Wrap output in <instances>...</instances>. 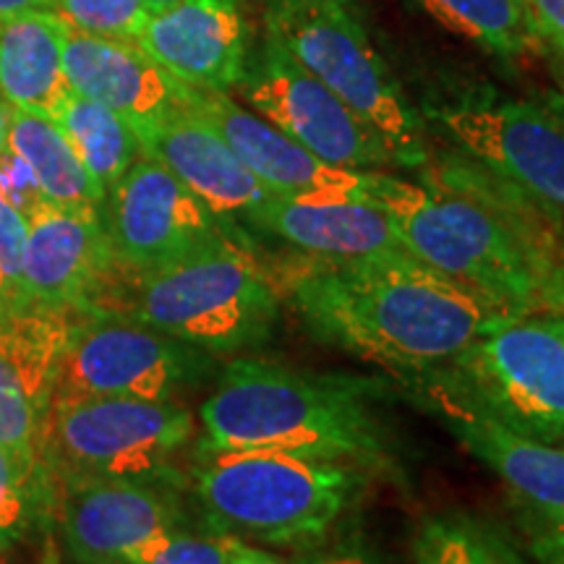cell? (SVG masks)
Segmentation results:
<instances>
[{
	"label": "cell",
	"instance_id": "cell-4",
	"mask_svg": "<svg viewBox=\"0 0 564 564\" xmlns=\"http://www.w3.org/2000/svg\"><path fill=\"white\" fill-rule=\"evenodd\" d=\"M97 312L129 316L220 356L270 340L280 319V291L249 243L223 236L160 272H118Z\"/></svg>",
	"mask_w": 564,
	"mask_h": 564
},
{
	"label": "cell",
	"instance_id": "cell-29",
	"mask_svg": "<svg viewBox=\"0 0 564 564\" xmlns=\"http://www.w3.org/2000/svg\"><path fill=\"white\" fill-rule=\"evenodd\" d=\"M47 9L70 30L121 40H137L150 19L144 0H47Z\"/></svg>",
	"mask_w": 564,
	"mask_h": 564
},
{
	"label": "cell",
	"instance_id": "cell-15",
	"mask_svg": "<svg viewBox=\"0 0 564 564\" xmlns=\"http://www.w3.org/2000/svg\"><path fill=\"white\" fill-rule=\"evenodd\" d=\"M186 108L228 141L238 160L257 175L270 194L291 196V199L371 202V171H348V167L329 165L303 150L299 141L274 129L262 116L230 100L228 91L194 87Z\"/></svg>",
	"mask_w": 564,
	"mask_h": 564
},
{
	"label": "cell",
	"instance_id": "cell-8",
	"mask_svg": "<svg viewBox=\"0 0 564 564\" xmlns=\"http://www.w3.org/2000/svg\"><path fill=\"white\" fill-rule=\"evenodd\" d=\"M194 434V415L181 403L133 398L53 400L45 463L63 478H173L171 460Z\"/></svg>",
	"mask_w": 564,
	"mask_h": 564
},
{
	"label": "cell",
	"instance_id": "cell-6",
	"mask_svg": "<svg viewBox=\"0 0 564 564\" xmlns=\"http://www.w3.org/2000/svg\"><path fill=\"white\" fill-rule=\"evenodd\" d=\"M429 379L514 432L564 444V314H494Z\"/></svg>",
	"mask_w": 564,
	"mask_h": 564
},
{
	"label": "cell",
	"instance_id": "cell-9",
	"mask_svg": "<svg viewBox=\"0 0 564 564\" xmlns=\"http://www.w3.org/2000/svg\"><path fill=\"white\" fill-rule=\"evenodd\" d=\"M215 356L121 314H70L55 400L133 398L178 403L215 379Z\"/></svg>",
	"mask_w": 564,
	"mask_h": 564
},
{
	"label": "cell",
	"instance_id": "cell-18",
	"mask_svg": "<svg viewBox=\"0 0 564 564\" xmlns=\"http://www.w3.org/2000/svg\"><path fill=\"white\" fill-rule=\"evenodd\" d=\"M133 131L147 158L165 165L236 238L272 196L228 141L188 108Z\"/></svg>",
	"mask_w": 564,
	"mask_h": 564
},
{
	"label": "cell",
	"instance_id": "cell-20",
	"mask_svg": "<svg viewBox=\"0 0 564 564\" xmlns=\"http://www.w3.org/2000/svg\"><path fill=\"white\" fill-rule=\"evenodd\" d=\"M432 400L449 432L502 478L518 505L564 514V447L531 440L434 384Z\"/></svg>",
	"mask_w": 564,
	"mask_h": 564
},
{
	"label": "cell",
	"instance_id": "cell-27",
	"mask_svg": "<svg viewBox=\"0 0 564 564\" xmlns=\"http://www.w3.org/2000/svg\"><path fill=\"white\" fill-rule=\"evenodd\" d=\"M413 564H528L497 528L474 514H440L421 525Z\"/></svg>",
	"mask_w": 564,
	"mask_h": 564
},
{
	"label": "cell",
	"instance_id": "cell-36",
	"mask_svg": "<svg viewBox=\"0 0 564 564\" xmlns=\"http://www.w3.org/2000/svg\"><path fill=\"white\" fill-rule=\"evenodd\" d=\"M34 9H47V0H0V21H9Z\"/></svg>",
	"mask_w": 564,
	"mask_h": 564
},
{
	"label": "cell",
	"instance_id": "cell-19",
	"mask_svg": "<svg viewBox=\"0 0 564 564\" xmlns=\"http://www.w3.org/2000/svg\"><path fill=\"white\" fill-rule=\"evenodd\" d=\"M63 68L70 91L108 105L133 129L186 108L194 89L167 74L137 40L102 37L70 26Z\"/></svg>",
	"mask_w": 564,
	"mask_h": 564
},
{
	"label": "cell",
	"instance_id": "cell-13",
	"mask_svg": "<svg viewBox=\"0 0 564 564\" xmlns=\"http://www.w3.org/2000/svg\"><path fill=\"white\" fill-rule=\"evenodd\" d=\"M55 486V520L79 564H126L133 549L186 523L173 478H63Z\"/></svg>",
	"mask_w": 564,
	"mask_h": 564
},
{
	"label": "cell",
	"instance_id": "cell-26",
	"mask_svg": "<svg viewBox=\"0 0 564 564\" xmlns=\"http://www.w3.org/2000/svg\"><path fill=\"white\" fill-rule=\"evenodd\" d=\"M55 502L58 486L51 465L0 447V549L51 528Z\"/></svg>",
	"mask_w": 564,
	"mask_h": 564
},
{
	"label": "cell",
	"instance_id": "cell-17",
	"mask_svg": "<svg viewBox=\"0 0 564 564\" xmlns=\"http://www.w3.org/2000/svg\"><path fill=\"white\" fill-rule=\"evenodd\" d=\"M137 42L188 87L230 91L251 55L246 0H175L150 13Z\"/></svg>",
	"mask_w": 564,
	"mask_h": 564
},
{
	"label": "cell",
	"instance_id": "cell-24",
	"mask_svg": "<svg viewBox=\"0 0 564 564\" xmlns=\"http://www.w3.org/2000/svg\"><path fill=\"white\" fill-rule=\"evenodd\" d=\"M55 121L105 194L144 154L137 131L123 116L76 91H68Z\"/></svg>",
	"mask_w": 564,
	"mask_h": 564
},
{
	"label": "cell",
	"instance_id": "cell-33",
	"mask_svg": "<svg viewBox=\"0 0 564 564\" xmlns=\"http://www.w3.org/2000/svg\"><path fill=\"white\" fill-rule=\"evenodd\" d=\"M535 30L564 58V0H525Z\"/></svg>",
	"mask_w": 564,
	"mask_h": 564
},
{
	"label": "cell",
	"instance_id": "cell-40",
	"mask_svg": "<svg viewBox=\"0 0 564 564\" xmlns=\"http://www.w3.org/2000/svg\"><path fill=\"white\" fill-rule=\"evenodd\" d=\"M45 564H58V556H55L51 544H47V560H45Z\"/></svg>",
	"mask_w": 564,
	"mask_h": 564
},
{
	"label": "cell",
	"instance_id": "cell-30",
	"mask_svg": "<svg viewBox=\"0 0 564 564\" xmlns=\"http://www.w3.org/2000/svg\"><path fill=\"white\" fill-rule=\"evenodd\" d=\"M26 238H30L26 217L0 196V278H3L13 312H30L24 295Z\"/></svg>",
	"mask_w": 564,
	"mask_h": 564
},
{
	"label": "cell",
	"instance_id": "cell-34",
	"mask_svg": "<svg viewBox=\"0 0 564 564\" xmlns=\"http://www.w3.org/2000/svg\"><path fill=\"white\" fill-rule=\"evenodd\" d=\"M312 564H379L377 556L364 552V549H337L333 554H324L322 560Z\"/></svg>",
	"mask_w": 564,
	"mask_h": 564
},
{
	"label": "cell",
	"instance_id": "cell-23",
	"mask_svg": "<svg viewBox=\"0 0 564 564\" xmlns=\"http://www.w3.org/2000/svg\"><path fill=\"white\" fill-rule=\"evenodd\" d=\"M3 141L32 167L45 199L66 209H102L105 192L91 178L58 121L6 105Z\"/></svg>",
	"mask_w": 564,
	"mask_h": 564
},
{
	"label": "cell",
	"instance_id": "cell-35",
	"mask_svg": "<svg viewBox=\"0 0 564 564\" xmlns=\"http://www.w3.org/2000/svg\"><path fill=\"white\" fill-rule=\"evenodd\" d=\"M232 564H291V562L280 560V556H274L270 552H262V549H253L246 544V541H241L236 556H232Z\"/></svg>",
	"mask_w": 564,
	"mask_h": 564
},
{
	"label": "cell",
	"instance_id": "cell-11",
	"mask_svg": "<svg viewBox=\"0 0 564 564\" xmlns=\"http://www.w3.org/2000/svg\"><path fill=\"white\" fill-rule=\"evenodd\" d=\"M100 217L112 259L126 274L160 272L217 238L232 236L165 165L147 154L105 194Z\"/></svg>",
	"mask_w": 564,
	"mask_h": 564
},
{
	"label": "cell",
	"instance_id": "cell-31",
	"mask_svg": "<svg viewBox=\"0 0 564 564\" xmlns=\"http://www.w3.org/2000/svg\"><path fill=\"white\" fill-rule=\"evenodd\" d=\"M0 196L13 209H19L26 220L47 202L32 167L6 141H0Z\"/></svg>",
	"mask_w": 564,
	"mask_h": 564
},
{
	"label": "cell",
	"instance_id": "cell-2",
	"mask_svg": "<svg viewBox=\"0 0 564 564\" xmlns=\"http://www.w3.org/2000/svg\"><path fill=\"white\" fill-rule=\"evenodd\" d=\"M274 282L319 343L423 377L453 364L499 314L408 251L352 259L299 251Z\"/></svg>",
	"mask_w": 564,
	"mask_h": 564
},
{
	"label": "cell",
	"instance_id": "cell-37",
	"mask_svg": "<svg viewBox=\"0 0 564 564\" xmlns=\"http://www.w3.org/2000/svg\"><path fill=\"white\" fill-rule=\"evenodd\" d=\"M13 312L11 303H9V293H6V285H3V278H0V314H9Z\"/></svg>",
	"mask_w": 564,
	"mask_h": 564
},
{
	"label": "cell",
	"instance_id": "cell-12",
	"mask_svg": "<svg viewBox=\"0 0 564 564\" xmlns=\"http://www.w3.org/2000/svg\"><path fill=\"white\" fill-rule=\"evenodd\" d=\"M434 118L460 150L499 178L564 212V121L523 100L468 97Z\"/></svg>",
	"mask_w": 564,
	"mask_h": 564
},
{
	"label": "cell",
	"instance_id": "cell-1",
	"mask_svg": "<svg viewBox=\"0 0 564 564\" xmlns=\"http://www.w3.org/2000/svg\"><path fill=\"white\" fill-rule=\"evenodd\" d=\"M371 202L403 249L499 314H564L556 209L476 165H442L429 183L373 173Z\"/></svg>",
	"mask_w": 564,
	"mask_h": 564
},
{
	"label": "cell",
	"instance_id": "cell-32",
	"mask_svg": "<svg viewBox=\"0 0 564 564\" xmlns=\"http://www.w3.org/2000/svg\"><path fill=\"white\" fill-rule=\"evenodd\" d=\"M528 552L539 564H564V514H546L520 505Z\"/></svg>",
	"mask_w": 564,
	"mask_h": 564
},
{
	"label": "cell",
	"instance_id": "cell-39",
	"mask_svg": "<svg viewBox=\"0 0 564 564\" xmlns=\"http://www.w3.org/2000/svg\"><path fill=\"white\" fill-rule=\"evenodd\" d=\"M3 118H6V102L0 100V141H3Z\"/></svg>",
	"mask_w": 564,
	"mask_h": 564
},
{
	"label": "cell",
	"instance_id": "cell-10",
	"mask_svg": "<svg viewBox=\"0 0 564 564\" xmlns=\"http://www.w3.org/2000/svg\"><path fill=\"white\" fill-rule=\"evenodd\" d=\"M243 100L303 150L348 171L394 165L387 141L358 118L333 89H327L293 58L270 32L249 55L241 84Z\"/></svg>",
	"mask_w": 564,
	"mask_h": 564
},
{
	"label": "cell",
	"instance_id": "cell-16",
	"mask_svg": "<svg viewBox=\"0 0 564 564\" xmlns=\"http://www.w3.org/2000/svg\"><path fill=\"white\" fill-rule=\"evenodd\" d=\"M68 314H0V447L45 460V432L68 343Z\"/></svg>",
	"mask_w": 564,
	"mask_h": 564
},
{
	"label": "cell",
	"instance_id": "cell-28",
	"mask_svg": "<svg viewBox=\"0 0 564 564\" xmlns=\"http://www.w3.org/2000/svg\"><path fill=\"white\" fill-rule=\"evenodd\" d=\"M241 541L223 531L192 533L186 528H173L133 549L126 564H232Z\"/></svg>",
	"mask_w": 564,
	"mask_h": 564
},
{
	"label": "cell",
	"instance_id": "cell-5",
	"mask_svg": "<svg viewBox=\"0 0 564 564\" xmlns=\"http://www.w3.org/2000/svg\"><path fill=\"white\" fill-rule=\"evenodd\" d=\"M364 484L356 463L272 449L207 455L194 468L196 499L215 531L272 546L319 541Z\"/></svg>",
	"mask_w": 564,
	"mask_h": 564
},
{
	"label": "cell",
	"instance_id": "cell-25",
	"mask_svg": "<svg viewBox=\"0 0 564 564\" xmlns=\"http://www.w3.org/2000/svg\"><path fill=\"white\" fill-rule=\"evenodd\" d=\"M419 3L463 37L502 58L533 53L541 45L525 0H419Z\"/></svg>",
	"mask_w": 564,
	"mask_h": 564
},
{
	"label": "cell",
	"instance_id": "cell-14",
	"mask_svg": "<svg viewBox=\"0 0 564 564\" xmlns=\"http://www.w3.org/2000/svg\"><path fill=\"white\" fill-rule=\"evenodd\" d=\"M24 295L30 312H97L118 278L97 209H66L45 202L30 217Z\"/></svg>",
	"mask_w": 564,
	"mask_h": 564
},
{
	"label": "cell",
	"instance_id": "cell-3",
	"mask_svg": "<svg viewBox=\"0 0 564 564\" xmlns=\"http://www.w3.org/2000/svg\"><path fill=\"white\" fill-rule=\"evenodd\" d=\"M199 455L272 449L322 460L382 463L384 429L361 384L238 358L217 373L202 411Z\"/></svg>",
	"mask_w": 564,
	"mask_h": 564
},
{
	"label": "cell",
	"instance_id": "cell-22",
	"mask_svg": "<svg viewBox=\"0 0 564 564\" xmlns=\"http://www.w3.org/2000/svg\"><path fill=\"white\" fill-rule=\"evenodd\" d=\"M66 21L51 9L0 21V100L55 118L68 97Z\"/></svg>",
	"mask_w": 564,
	"mask_h": 564
},
{
	"label": "cell",
	"instance_id": "cell-38",
	"mask_svg": "<svg viewBox=\"0 0 564 564\" xmlns=\"http://www.w3.org/2000/svg\"><path fill=\"white\" fill-rule=\"evenodd\" d=\"M147 9H150V13H158L162 9H167V6H173L175 0H144Z\"/></svg>",
	"mask_w": 564,
	"mask_h": 564
},
{
	"label": "cell",
	"instance_id": "cell-21",
	"mask_svg": "<svg viewBox=\"0 0 564 564\" xmlns=\"http://www.w3.org/2000/svg\"><path fill=\"white\" fill-rule=\"evenodd\" d=\"M249 228L270 232L312 257L352 259L405 251L390 217L369 199H291L272 194Z\"/></svg>",
	"mask_w": 564,
	"mask_h": 564
},
{
	"label": "cell",
	"instance_id": "cell-7",
	"mask_svg": "<svg viewBox=\"0 0 564 564\" xmlns=\"http://www.w3.org/2000/svg\"><path fill=\"white\" fill-rule=\"evenodd\" d=\"M264 21L267 32L308 74L387 141L394 165H426L419 112L343 0H267Z\"/></svg>",
	"mask_w": 564,
	"mask_h": 564
}]
</instances>
